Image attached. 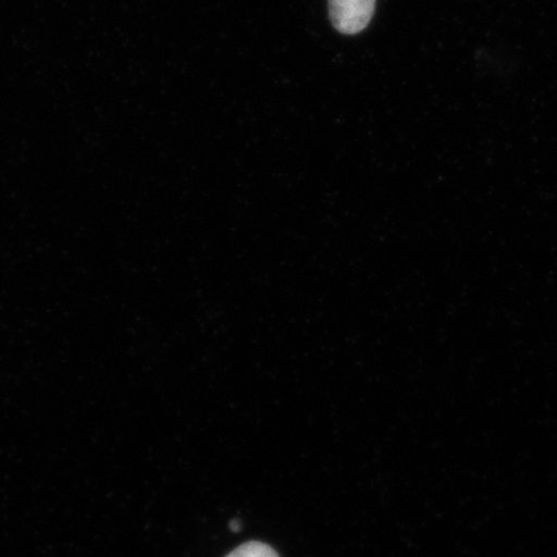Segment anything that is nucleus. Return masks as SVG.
<instances>
[{"mask_svg": "<svg viewBox=\"0 0 557 557\" xmlns=\"http://www.w3.org/2000/svg\"><path fill=\"white\" fill-rule=\"evenodd\" d=\"M375 5L376 0H329L330 20L336 32L358 35L372 21Z\"/></svg>", "mask_w": 557, "mask_h": 557, "instance_id": "nucleus-1", "label": "nucleus"}, {"mask_svg": "<svg viewBox=\"0 0 557 557\" xmlns=\"http://www.w3.org/2000/svg\"><path fill=\"white\" fill-rule=\"evenodd\" d=\"M226 557H278L276 549L263 542L251 541L240 545Z\"/></svg>", "mask_w": 557, "mask_h": 557, "instance_id": "nucleus-2", "label": "nucleus"}, {"mask_svg": "<svg viewBox=\"0 0 557 557\" xmlns=\"http://www.w3.org/2000/svg\"><path fill=\"white\" fill-rule=\"evenodd\" d=\"M240 523L239 520H234V522H231V530H239Z\"/></svg>", "mask_w": 557, "mask_h": 557, "instance_id": "nucleus-3", "label": "nucleus"}]
</instances>
